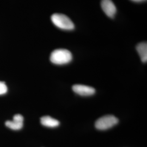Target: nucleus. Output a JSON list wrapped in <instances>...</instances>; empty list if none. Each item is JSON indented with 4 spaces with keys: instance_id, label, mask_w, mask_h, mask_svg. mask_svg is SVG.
<instances>
[{
    "instance_id": "nucleus-10",
    "label": "nucleus",
    "mask_w": 147,
    "mask_h": 147,
    "mask_svg": "<svg viewBox=\"0 0 147 147\" xmlns=\"http://www.w3.org/2000/svg\"><path fill=\"white\" fill-rule=\"evenodd\" d=\"M133 2H144V1H146L147 0H131Z\"/></svg>"
},
{
    "instance_id": "nucleus-6",
    "label": "nucleus",
    "mask_w": 147,
    "mask_h": 147,
    "mask_svg": "<svg viewBox=\"0 0 147 147\" xmlns=\"http://www.w3.org/2000/svg\"><path fill=\"white\" fill-rule=\"evenodd\" d=\"M72 89L75 93L81 96H90L95 93L94 88L82 84H75Z\"/></svg>"
},
{
    "instance_id": "nucleus-4",
    "label": "nucleus",
    "mask_w": 147,
    "mask_h": 147,
    "mask_svg": "<svg viewBox=\"0 0 147 147\" xmlns=\"http://www.w3.org/2000/svg\"><path fill=\"white\" fill-rule=\"evenodd\" d=\"M101 7L105 14L109 17L113 18L116 15L117 8L112 0H102Z\"/></svg>"
},
{
    "instance_id": "nucleus-3",
    "label": "nucleus",
    "mask_w": 147,
    "mask_h": 147,
    "mask_svg": "<svg viewBox=\"0 0 147 147\" xmlns=\"http://www.w3.org/2000/svg\"><path fill=\"white\" fill-rule=\"evenodd\" d=\"M118 119L113 115H106L99 118L95 123V127L99 130H105L116 125Z\"/></svg>"
},
{
    "instance_id": "nucleus-1",
    "label": "nucleus",
    "mask_w": 147,
    "mask_h": 147,
    "mask_svg": "<svg viewBox=\"0 0 147 147\" xmlns=\"http://www.w3.org/2000/svg\"><path fill=\"white\" fill-rule=\"evenodd\" d=\"M73 58L72 54L68 50L59 49L54 50L50 55V61L57 65H63L70 63Z\"/></svg>"
},
{
    "instance_id": "nucleus-8",
    "label": "nucleus",
    "mask_w": 147,
    "mask_h": 147,
    "mask_svg": "<svg viewBox=\"0 0 147 147\" xmlns=\"http://www.w3.org/2000/svg\"><path fill=\"white\" fill-rule=\"evenodd\" d=\"M136 50L142 62L146 63L147 61V42H142L139 43L137 45Z\"/></svg>"
},
{
    "instance_id": "nucleus-5",
    "label": "nucleus",
    "mask_w": 147,
    "mask_h": 147,
    "mask_svg": "<svg viewBox=\"0 0 147 147\" xmlns=\"http://www.w3.org/2000/svg\"><path fill=\"white\" fill-rule=\"evenodd\" d=\"M24 117L20 114H16L13 117V121H6L5 126L14 130H20L23 127Z\"/></svg>"
},
{
    "instance_id": "nucleus-2",
    "label": "nucleus",
    "mask_w": 147,
    "mask_h": 147,
    "mask_svg": "<svg viewBox=\"0 0 147 147\" xmlns=\"http://www.w3.org/2000/svg\"><path fill=\"white\" fill-rule=\"evenodd\" d=\"M53 24L59 28L64 30H73L75 25L67 16L62 14L55 13L51 17Z\"/></svg>"
},
{
    "instance_id": "nucleus-7",
    "label": "nucleus",
    "mask_w": 147,
    "mask_h": 147,
    "mask_svg": "<svg viewBox=\"0 0 147 147\" xmlns=\"http://www.w3.org/2000/svg\"><path fill=\"white\" fill-rule=\"evenodd\" d=\"M40 123L43 126L49 127H56L59 126L60 123L59 121L50 116H44L40 118Z\"/></svg>"
},
{
    "instance_id": "nucleus-9",
    "label": "nucleus",
    "mask_w": 147,
    "mask_h": 147,
    "mask_svg": "<svg viewBox=\"0 0 147 147\" xmlns=\"http://www.w3.org/2000/svg\"><path fill=\"white\" fill-rule=\"evenodd\" d=\"M8 88L5 82L0 81V95L5 94L7 92Z\"/></svg>"
}]
</instances>
